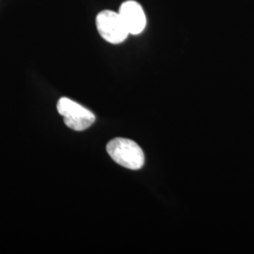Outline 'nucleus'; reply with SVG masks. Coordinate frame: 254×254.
Returning <instances> with one entry per match:
<instances>
[{
	"label": "nucleus",
	"instance_id": "1",
	"mask_svg": "<svg viewBox=\"0 0 254 254\" xmlns=\"http://www.w3.org/2000/svg\"><path fill=\"white\" fill-rule=\"evenodd\" d=\"M107 152L116 163L129 170H139L145 162L142 149L128 138L116 137L110 140L107 145Z\"/></svg>",
	"mask_w": 254,
	"mask_h": 254
},
{
	"label": "nucleus",
	"instance_id": "2",
	"mask_svg": "<svg viewBox=\"0 0 254 254\" xmlns=\"http://www.w3.org/2000/svg\"><path fill=\"white\" fill-rule=\"evenodd\" d=\"M95 25L100 36L111 45L124 43L130 35L118 11L104 9L95 18Z\"/></svg>",
	"mask_w": 254,
	"mask_h": 254
},
{
	"label": "nucleus",
	"instance_id": "3",
	"mask_svg": "<svg viewBox=\"0 0 254 254\" xmlns=\"http://www.w3.org/2000/svg\"><path fill=\"white\" fill-rule=\"evenodd\" d=\"M57 109L64 117V124L74 131L86 130L95 122V116L91 111L66 97L59 100Z\"/></svg>",
	"mask_w": 254,
	"mask_h": 254
},
{
	"label": "nucleus",
	"instance_id": "4",
	"mask_svg": "<svg viewBox=\"0 0 254 254\" xmlns=\"http://www.w3.org/2000/svg\"><path fill=\"white\" fill-rule=\"evenodd\" d=\"M130 35H139L145 30L147 17L145 10L136 0H127L118 10Z\"/></svg>",
	"mask_w": 254,
	"mask_h": 254
}]
</instances>
